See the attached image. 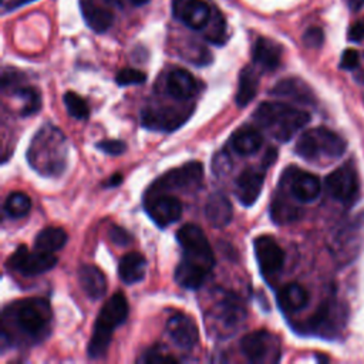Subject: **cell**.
I'll return each mask as SVG.
<instances>
[{"label":"cell","mask_w":364,"mask_h":364,"mask_svg":"<svg viewBox=\"0 0 364 364\" xmlns=\"http://www.w3.org/2000/svg\"><path fill=\"white\" fill-rule=\"evenodd\" d=\"M182 247V259L175 269V280L185 289H198L203 284L215 266V256L203 230L193 223H185L176 232Z\"/></svg>","instance_id":"6da1fadb"},{"label":"cell","mask_w":364,"mask_h":364,"mask_svg":"<svg viewBox=\"0 0 364 364\" xmlns=\"http://www.w3.org/2000/svg\"><path fill=\"white\" fill-rule=\"evenodd\" d=\"M30 166L44 176H58L67 165V144L63 132L47 124L31 139L27 151Z\"/></svg>","instance_id":"7a4b0ae2"},{"label":"cell","mask_w":364,"mask_h":364,"mask_svg":"<svg viewBox=\"0 0 364 364\" xmlns=\"http://www.w3.org/2000/svg\"><path fill=\"white\" fill-rule=\"evenodd\" d=\"M253 119L280 142L290 141L310 122V114L284 102H262L253 112Z\"/></svg>","instance_id":"3957f363"},{"label":"cell","mask_w":364,"mask_h":364,"mask_svg":"<svg viewBox=\"0 0 364 364\" xmlns=\"http://www.w3.org/2000/svg\"><path fill=\"white\" fill-rule=\"evenodd\" d=\"M128 301L125 296L118 291L111 296L100 310L94 323V331L88 343L87 353L91 358H98L105 354L114 330L127 321Z\"/></svg>","instance_id":"277c9868"},{"label":"cell","mask_w":364,"mask_h":364,"mask_svg":"<svg viewBox=\"0 0 364 364\" xmlns=\"http://www.w3.org/2000/svg\"><path fill=\"white\" fill-rule=\"evenodd\" d=\"M346 141L334 131L318 127L307 129L296 142V154L314 164H330L346 152Z\"/></svg>","instance_id":"5b68a950"},{"label":"cell","mask_w":364,"mask_h":364,"mask_svg":"<svg viewBox=\"0 0 364 364\" xmlns=\"http://www.w3.org/2000/svg\"><path fill=\"white\" fill-rule=\"evenodd\" d=\"M6 311L10 313L14 327L20 334H23L24 338L41 340L46 336L51 321V309L46 299H24L13 306H9Z\"/></svg>","instance_id":"8992f818"},{"label":"cell","mask_w":364,"mask_h":364,"mask_svg":"<svg viewBox=\"0 0 364 364\" xmlns=\"http://www.w3.org/2000/svg\"><path fill=\"white\" fill-rule=\"evenodd\" d=\"M246 310L237 296L226 293L206 313V323L216 337H229L242 326Z\"/></svg>","instance_id":"52a82bcc"},{"label":"cell","mask_w":364,"mask_h":364,"mask_svg":"<svg viewBox=\"0 0 364 364\" xmlns=\"http://www.w3.org/2000/svg\"><path fill=\"white\" fill-rule=\"evenodd\" d=\"M202 176H203V168L200 162H196V161L186 162L185 165L171 169L165 172L162 176H159L148 189L146 196L164 193L166 191H173V189L193 191L200 185Z\"/></svg>","instance_id":"ba28073f"},{"label":"cell","mask_w":364,"mask_h":364,"mask_svg":"<svg viewBox=\"0 0 364 364\" xmlns=\"http://www.w3.org/2000/svg\"><path fill=\"white\" fill-rule=\"evenodd\" d=\"M240 350L250 363H274L280 358V343L267 330L247 333L240 340Z\"/></svg>","instance_id":"9c48e42d"},{"label":"cell","mask_w":364,"mask_h":364,"mask_svg":"<svg viewBox=\"0 0 364 364\" xmlns=\"http://www.w3.org/2000/svg\"><path fill=\"white\" fill-rule=\"evenodd\" d=\"M57 264V257L53 253L36 249L30 252L26 245H21L9 257L7 267L23 276H37L51 270Z\"/></svg>","instance_id":"30bf717a"},{"label":"cell","mask_w":364,"mask_h":364,"mask_svg":"<svg viewBox=\"0 0 364 364\" xmlns=\"http://www.w3.org/2000/svg\"><path fill=\"white\" fill-rule=\"evenodd\" d=\"M326 189L336 200L350 205L357 199L358 193V175L354 164L346 162L336 171L327 175L324 181Z\"/></svg>","instance_id":"8fae6325"},{"label":"cell","mask_w":364,"mask_h":364,"mask_svg":"<svg viewBox=\"0 0 364 364\" xmlns=\"http://www.w3.org/2000/svg\"><path fill=\"white\" fill-rule=\"evenodd\" d=\"M280 183L286 185L290 195L301 203L313 202L321 192V182L318 176L293 166L284 171Z\"/></svg>","instance_id":"7c38bea8"},{"label":"cell","mask_w":364,"mask_h":364,"mask_svg":"<svg viewBox=\"0 0 364 364\" xmlns=\"http://www.w3.org/2000/svg\"><path fill=\"white\" fill-rule=\"evenodd\" d=\"M255 256L266 282L276 276L284 263V252L273 236L262 235L253 240Z\"/></svg>","instance_id":"4fadbf2b"},{"label":"cell","mask_w":364,"mask_h":364,"mask_svg":"<svg viewBox=\"0 0 364 364\" xmlns=\"http://www.w3.org/2000/svg\"><path fill=\"white\" fill-rule=\"evenodd\" d=\"M145 209L149 218L159 226L165 228L176 220L182 215V203L178 198L165 193L151 195L145 202Z\"/></svg>","instance_id":"5bb4252c"},{"label":"cell","mask_w":364,"mask_h":364,"mask_svg":"<svg viewBox=\"0 0 364 364\" xmlns=\"http://www.w3.org/2000/svg\"><path fill=\"white\" fill-rule=\"evenodd\" d=\"M173 14L189 28H205L212 18V9L205 0H173Z\"/></svg>","instance_id":"9a60e30c"},{"label":"cell","mask_w":364,"mask_h":364,"mask_svg":"<svg viewBox=\"0 0 364 364\" xmlns=\"http://www.w3.org/2000/svg\"><path fill=\"white\" fill-rule=\"evenodd\" d=\"M166 331L173 344L182 350L193 348L199 340V331L195 321L183 313H175L168 318Z\"/></svg>","instance_id":"2e32d148"},{"label":"cell","mask_w":364,"mask_h":364,"mask_svg":"<svg viewBox=\"0 0 364 364\" xmlns=\"http://www.w3.org/2000/svg\"><path fill=\"white\" fill-rule=\"evenodd\" d=\"M264 173L266 168H246L236 179L235 188H236V198L243 206H252L263 188L264 183Z\"/></svg>","instance_id":"e0dca14e"},{"label":"cell","mask_w":364,"mask_h":364,"mask_svg":"<svg viewBox=\"0 0 364 364\" xmlns=\"http://www.w3.org/2000/svg\"><path fill=\"white\" fill-rule=\"evenodd\" d=\"M189 112L191 111L182 112L171 107L146 108L141 114V122L144 127L151 129L172 131L178 128L182 122H185V119L189 117Z\"/></svg>","instance_id":"ac0fdd59"},{"label":"cell","mask_w":364,"mask_h":364,"mask_svg":"<svg viewBox=\"0 0 364 364\" xmlns=\"http://www.w3.org/2000/svg\"><path fill=\"white\" fill-rule=\"evenodd\" d=\"M340 307L333 300H326L306 323V330L320 336H330L338 328Z\"/></svg>","instance_id":"d6986e66"},{"label":"cell","mask_w":364,"mask_h":364,"mask_svg":"<svg viewBox=\"0 0 364 364\" xmlns=\"http://www.w3.org/2000/svg\"><path fill=\"white\" fill-rule=\"evenodd\" d=\"M283 48L279 43L260 37L256 40L252 51L253 63L263 71H273L280 65Z\"/></svg>","instance_id":"ffe728a7"},{"label":"cell","mask_w":364,"mask_h":364,"mask_svg":"<svg viewBox=\"0 0 364 364\" xmlns=\"http://www.w3.org/2000/svg\"><path fill=\"white\" fill-rule=\"evenodd\" d=\"M199 90L198 80L183 68H173L166 78V91L175 100H189Z\"/></svg>","instance_id":"44dd1931"},{"label":"cell","mask_w":364,"mask_h":364,"mask_svg":"<svg viewBox=\"0 0 364 364\" xmlns=\"http://www.w3.org/2000/svg\"><path fill=\"white\" fill-rule=\"evenodd\" d=\"M270 94L274 97L289 98L300 104H314L316 97L310 87L300 78H284L279 81L272 90Z\"/></svg>","instance_id":"7402d4cb"},{"label":"cell","mask_w":364,"mask_h":364,"mask_svg":"<svg viewBox=\"0 0 364 364\" xmlns=\"http://www.w3.org/2000/svg\"><path fill=\"white\" fill-rule=\"evenodd\" d=\"M205 216L213 228L220 229L228 226L233 216V209L229 199L220 192H213L206 200Z\"/></svg>","instance_id":"603a6c76"},{"label":"cell","mask_w":364,"mask_h":364,"mask_svg":"<svg viewBox=\"0 0 364 364\" xmlns=\"http://www.w3.org/2000/svg\"><path fill=\"white\" fill-rule=\"evenodd\" d=\"M81 10L87 26L95 33H104L112 26L114 13L107 6L97 4L92 0H82Z\"/></svg>","instance_id":"cb8c5ba5"},{"label":"cell","mask_w":364,"mask_h":364,"mask_svg":"<svg viewBox=\"0 0 364 364\" xmlns=\"http://www.w3.org/2000/svg\"><path fill=\"white\" fill-rule=\"evenodd\" d=\"M78 279H80L81 289L90 299L98 300L105 294L107 279H105V274L97 266H92V264L81 266L78 270Z\"/></svg>","instance_id":"d4e9b609"},{"label":"cell","mask_w":364,"mask_h":364,"mask_svg":"<svg viewBox=\"0 0 364 364\" xmlns=\"http://www.w3.org/2000/svg\"><path fill=\"white\" fill-rule=\"evenodd\" d=\"M146 273V259L138 252H129L121 257L118 263L119 279L125 284L141 282Z\"/></svg>","instance_id":"484cf974"},{"label":"cell","mask_w":364,"mask_h":364,"mask_svg":"<svg viewBox=\"0 0 364 364\" xmlns=\"http://www.w3.org/2000/svg\"><path fill=\"white\" fill-rule=\"evenodd\" d=\"M263 144V136L260 131L255 127L245 125L233 132L230 138V146L239 155H252L259 151Z\"/></svg>","instance_id":"4316f807"},{"label":"cell","mask_w":364,"mask_h":364,"mask_svg":"<svg viewBox=\"0 0 364 364\" xmlns=\"http://www.w3.org/2000/svg\"><path fill=\"white\" fill-rule=\"evenodd\" d=\"M277 303L286 313H296L309 303L307 290L299 283H289L277 291Z\"/></svg>","instance_id":"83f0119b"},{"label":"cell","mask_w":364,"mask_h":364,"mask_svg":"<svg viewBox=\"0 0 364 364\" xmlns=\"http://www.w3.org/2000/svg\"><path fill=\"white\" fill-rule=\"evenodd\" d=\"M67 233L61 228L48 226L41 229L36 239H34V247L43 252L54 253L55 250H60L67 243Z\"/></svg>","instance_id":"f1b7e54d"},{"label":"cell","mask_w":364,"mask_h":364,"mask_svg":"<svg viewBox=\"0 0 364 364\" xmlns=\"http://www.w3.org/2000/svg\"><path fill=\"white\" fill-rule=\"evenodd\" d=\"M259 85L257 74L253 68L245 67L239 74V84H237V92H236V104L237 107H246L256 95Z\"/></svg>","instance_id":"f546056e"},{"label":"cell","mask_w":364,"mask_h":364,"mask_svg":"<svg viewBox=\"0 0 364 364\" xmlns=\"http://www.w3.org/2000/svg\"><path fill=\"white\" fill-rule=\"evenodd\" d=\"M283 193L284 192H277L276 198L270 203V216L272 220L277 225L290 223L300 216V209L294 203H291Z\"/></svg>","instance_id":"4dcf8cb0"},{"label":"cell","mask_w":364,"mask_h":364,"mask_svg":"<svg viewBox=\"0 0 364 364\" xmlns=\"http://www.w3.org/2000/svg\"><path fill=\"white\" fill-rule=\"evenodd\" d=\"M31 209V199L24 192H11L6 202L4 210L11 218H21L26 216Z\"/></svg>","instance_id":"1f68e13d"},{"label":"cell","mask_w":364,"mask_h":364,"mask_svg":"<svg viewBox=\"0 0 364 364\" xmlns=\"http://www.w3.org/2000/svg\"><path fill=\"white\" fill-rule=\"evenodd\" d=\"M14 95L21 98L23 108H21V115H33L41 108V95L37 88L34 87H20L14 90Z\"/></svg>","instance_id":"d6a6232c"},{"label":"cell","mask_w":364,"mask_h":364,"mask_svg":"<svg viewBox=\"0 0 364 364\" xmlns=\"http://www.w3.org/2000/svg\"><path fill=\"white\" fill-rule=\"evenodd\" d=\"M64 105L67 112L77 119H85L90 115V108L87 102L74 91H67L64 94Z\"/></svg>","instance_id":"836d02e7"},{"label":"cell","mask_w":364,"mask_h":364,"mask_svg":"<svg viewBox=\"0 0 364 364\" xmlns=\"http://www.w3.org/2000/svg\"><path fill=\"white\" fill-rule=\"evenodd\" d=\"M146 80V74L144 71L135 68H122L117 73L115 81L118 85H134L142 84Z\"/></svg>","instance_id":"e575fe53"},{"label":"cell","mask_w":364,"mask_h":364,"mask_svg":"<svg viewBox=\"0 0 364 364\" xmlns=\"http://www.w3.org/2000/svg\"><path fill=\"white\" fill-rule=\"evenodd\" d=\"M206 38L210 43H215V44H223L225 43V40H226V30H225V21H223L220 13L218 14V18H213L212 28L208 30Z\"/></svg>","instance_id":"d590c367"},{"label":"cell","mask_w":364,"mask_h":364,"mask_svg":"<svg viewBox=\"0 0 364 364\" xmlns=\"http://www.w3.org/2000/svg\"><path fill=\"white\" fill-rule=\"evenodd\" d=\"M323 40H324V34L318 27H310L303 34V43L306 47H310V48L320 47L323 44Z\"/></svg>","instance_id":"8d00e7d4"},{"label":"cell","mask_w":364,"mask_h":364,"mask_svg":"<svg viewBox=\"0 0 364 364\" xmlns=\"http://www.w3.org/2000/svg\"><path fill=\"white\" fill-rule=\"evenodd\" d=\"M95 146L108 155H121L127 148L125 144L119 139H105V141L97 142Z\"/></svg>","instance_id":"74e56055"},{"label":"cell","mask_w":364,"mask_h":364,"mask_svg":"<svg viewBox=\"0 0 364 364\" xmlns=\"http://www.w3.org/2000/svg\"><path fill=\"white\" fill-rule=\"evenodd\" d=\"M108 237L117 246H127L131 243V239H132L131 235L119 226H111L108 230Z\"/></svg>","instance_id":"f35d334b"},{"label":"cell","mask_w":364,"mask_h":364,"mask_svg":"<svg viewBox=\"0 0 364 364\" xmlns=\"http://www.w3.org/2000/svg\"><path fill=\"white\" fill-rule=\"evenodd\" d=\"M360 63V55L355 50L347 48L344 50L341 60H340V67L344 70H354Z\"/></svg>","instance_id":"ab89813d"},{"label":"cell","mask_w":364,"mask_h":364,"mask_svg":"<svg viewBox=\"0 0 364 364\" xmlns=\"http://www.w3.org/2000/svg\"><path fill=\"white\" fill-rule=\"evenodd\" d=\"M230 166H232V162L226 152L222 151L218 155H215V159H213V172L215 173H218V175L226 173V172H229Z\"/></svg>","instance_id":"60d3db41"},{"label":"cell","mask_w":364,"mask_h":364,"mask_svg":"<svg viewBox=\"0 0 364 364\" xmlns=\"http://www.w3.org/2000/svg\"><path fill=\"white\" fill-rule=\"evenodd\" d=\"M141 361L145 363H176L178 360L173 358L172 355H168L165 353H161L159 350H149L142 358Z\"/></svg>","instance_id":"b9f144b4"},{"label":"cell","mask_w":364,"mask_h":364,"mask_svg":"<svg viewBox=\"0 0 364 364\" xmlns=\"http://www.w3.org/2000/svg\"><path fill=\"white\" fill-rule=\"evenodd\" d=\"M364 38V21H355L354 24L350 26L348 30V40L358 43Z\"/></svg>","instance_id":"7bdbcfd3"},{"label":"cell","mask_w":364,"mask_h":364,"mask_svg":"<svg viewBox=\"0 0 364 364\" xmlns=\"http://www.w3.org/2000/svg\"><path fill=\"white\" fill-rule=\"evenodd\" d=\"M276 156H277L276 148H274V146H269V149H267V152H266V155H264V158H263V166H264V168L270 166V165L276 161Z\"/></svg>","instance_id":"ee69618b"},{"label":"cell","mask_w":364,"mask_h":364,"mask_svg":"<svg viewBox=\"0 0 364 364\" xmlns=\"http://www.w3.org/2000/svg\"><path fill=\"white\" fill-rule=\"evenodd\" d=\"M122 182V175L121 173H114L112 176H109L108 181H105V186H117Z\"/></svg>","instance_id":"f6af8a7d"},{"label":"cell","mask_w":364,"mask_h":364,"mask_svg":"<svg viewBox=\"0 0 364 364\" xmlns=\"http://www.w3.org/2000/svg\"><path fill=\"white\" fill-rule=\"evenodd\" d=\"M364 6V0H348V7L353 11H358Z\"/></svg>","instance_id":"bcb514c9"},{"label":"cell","mask_w":364,"mask_h":364,"mask_svg":"<svg viewBox=\"0 0 364 364\" xmlns=\"http://www.w3.org/2000/svg\"><path fill=\"white\" fill-rule=\"evenodd\" d=\"M134 6H142V4H145V3H148L149 0H129Z\"/></svg>","instance_id":"7dc6e473"},{"label":"cell","mask_w":364,"mask_h":364,"mask_svg":"<svg viewBox=\"0 0 364 364\" xmlns=\"http://www.w3.org/2000/svg\"><path fill=\"white\" fill-rule=\"evenodd\" d=\"M27 1H31V0H16L14 4H21V3H27Z\"/></svg>","instance_id":"c3c4849f"}]
</instances>
